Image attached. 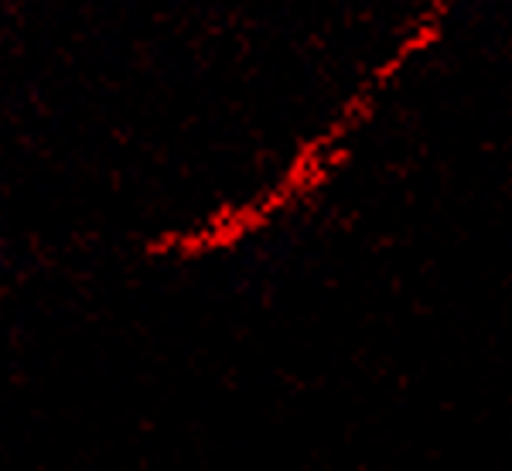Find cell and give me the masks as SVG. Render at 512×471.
I'll return each instance as SVG.
<instances>
[]
</instances>
